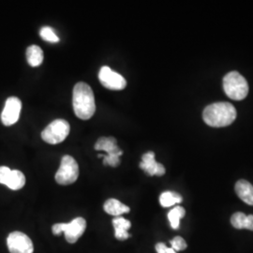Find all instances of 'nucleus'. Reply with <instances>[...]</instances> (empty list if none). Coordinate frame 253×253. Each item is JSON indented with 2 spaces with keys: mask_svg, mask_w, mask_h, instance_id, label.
Returning <instances> with one entry per match:
<instances>
[{
  "mask_svg": "<svg viewBox=\"0 0 253 253\" xmlns=\"http://www.w3.org/2000/svg\"><path fill=\"white\" fill-rule=\"evenodd\" d=\"M40 35L42 40H44L46 42H59V38L55 34V32L52 27H42L41 29Z\"/></svg>",
  "mask_w": 253,
  "mask_h": 253,
  "instance_id": "obj_19",
  "label": "nucleus"
},
{
  "mask_svg": "<svg viewBox=\"0 0 253 253\" xmlns=\"http://www.w3.org/2000/svg\"><path fill=\"white\" fill-rule=\"evenodd\" d=\"M182 196L174 191H165L160 196V203L163 208H170L182 202Z\"/></svg>",
  "mask_w": 253,
  "mask_h": 253,
  "instance_id": "obj_17",
  "label": "nucleus"
},
{
  "mask_svg": "<svg viewBox=\"0 0 253 253\" xmlns=\"http://www.w3.org/2000/svg\"><path fill=\"white\" fill-rule=\"evenodd\" d=\"M7 245L10 253H33L34 246L31 239L22 232H12L7 238Z\"/></svg>",
  "mask_w": 253,
  "mask_h": 253,
  "instance_id": "obj_7",
  "label": "nucleus"
},
{
  "mask_svg": "<svg viewBox=\"0 0 253 253\" xmlns=\"http://www.w3.org/2000/svg\"><path fill=\"white\" fill-rule=\"evenodd\" d=\"M141 169H143L149 175L162 176L165 173V167L163 164L157 163L155 160V153L152 151L146 152L142 157V163H140Z\"/></svg>",
  "mask_w": 253,
  "mask_h": 253,
  "instance_id": "obj_10",
  "label": "nucleus"
},
{
  "mask_svg": "<svg viewBox=\"0 0 253 253\" xmlns=\"http://www.w3.org/2000/svg\"><path fill=\"white\" fill-rule=\"evenodd\" d=\"M100 84L110 90H123L126 86V79L119 73L114 72L108 66H104L99 73Z\"/></svg>",
  "mask_w": 253,
  "mask_h": 253,
  "instance_id": "obj_8",
  "label": "nucleus"
},
{
  "mask_svg": "<svg viewBox=\"0 0 253 253\" xmlns=\"http://www.w3.org/2000/svg\"><path fill=\"white\" fill-rule=\"evenodd\" d=\"M79 166L70 155H65L61 159V163L58 171L55 173V181L62 186L72 185L78 179Z\"/></svg>",
  "mask_w": 253,
  "mask_h": 253,
  "instance_id": "obj_6",
  "label": "nucleus"
},
{
  "mask_svg": "<svg viewBox=\"0 0 253 253\" xmlns=\"http://www.w3.org/2000/svg\"><path fill=\"white\" fill-rule=\"evenodd\" d=\"M27 59L31 67H39L43 61V51L38 45L29 46L27 49Z\"/></svg>",
  "mask_w": 253,
  "mask_h": 253,
  "instance_id": "obj_15",
  "label": "nucleus"
},
{
  "mask_svg": "<svg viewBox=\"0 0 253 253\" xmlns=\"http://www.w3.org/2000/svg\"><path fill=\"white\" fill-rule=\"evenodd\" d=\"M171 245H172V250H174L175 252H181L187 249L188 245L186 243V241L181 237V236H175L172 240H171Z\"/></svg>",
  "mask_w": 253,
  "mask_h": 253,
  "instance_id": "obj_21",
  "label": "nucleus"
},
{
  "mask_svg": "<svg viewBox=\"0 0 253 253\" xmlns=\"http://www.w3.org/2000/svg\"><path fill=\"white\" fill-rule=\"evenodd\" d=\"M237 196L249 206H253V186L249 181L241 179L235 184Z\"/></svg>",
  "mask_w": 253,
  "mask_h": 253,
  "instance_id": "obj_12",
  "label": "nucleus"
},
{
  "mask_svg": "<svg viewBox=\"0 0 253 253\" xmlns=\"http://www.w3.org/2000/svg\"><path fill=\"white\" fill-rule=\"evenodd\" d=\"M104 211L112 216L120 217L122 214H126L129 212V208L122 204L120 201L117 199H109L104 203Z\"/></svg>",
  "mask_w": 253,
  "mask_h": 253,
  "instance_id": "obj_14",
  "label": "nucleus"
},
{
  "mask_svg": "<svg viewBox=\"0 0 253 253\" xmlns=\"http://www.w3.org/2000/svg\"><path fill=\"white\" fill-rule=\"evenodd\" d=\"M10 172H11V170L9 169V167H6V166L0 167V184L6 185L7 181L9 179Z\"/></svg>",
  "mask_w": 253,
  "mask_h": 253,
  "instance_id": "obj_22",
  "label": "nucleus"
},
{
  "mask_svg": "<svg viewBox=\"0 0 253 253\" xmlns=\"http://www.w3.org/2000/svg\"><path fill=\"white\" fill-rule=\"evenodd\" d=\"M95 149L98 151H104L106 155H117L121 157L123 155V151L118 146V141L114 137H101L96 144Z\"/></svg>",
  "mask_w": 253,
  "mask_h": 253,
  "instance_id": "obj_11",
  "label": "nucleus"
},
{
  "mask_svg": "<svg viewBox=\"0 0 253 253\" xmlns=\"http://www.w3.org/2000/svg\"><path fill=\"white\" fill-rule=\"evenodd\" d=\"M71 131V126L68 121L64 119H56L51 122L42 132V138L47 144L57 145L62 143Z\"/></svg>",
  "mask_w": 253,
  "mask_h": 253,
  "instance_id": "obj_5",
  "label": "nucleus"
},
{
  "mask_svg": "<svg viewBox=\"0 0 253 253\" xmlns=\"http://www.w3.org/2000/svg\"><path fill=\"white\" fill-rule=\"evenodd\" d=\"M113 225L115 228V236L118 240L124 241L130 236L127 232V230L131 227L129 220L123 217H116L113 219Z\"/></svg>",
  "mask_w": 253,
  "mask_h": 253,
  "instance_id": "obj_13",
  "label": "nucleus"
},
{
  "mask_svg": "<svg viewBox=\"0 0 253 253\" xmlns=\"http://www.w3.org/2000/svg\"><path fill=\"white\" fill-rule=\"evenodd\" d=\"M86 229V221L84 217H76L70 223H56L52 227V232L54 235H61L64 233L67 242L74 244L84 235Z\"/></svg>",
  "mask_w": 253,
  "mask_h": 253,
  "instance_id": "obj_4",
  "label": "nucleus"
},
{
  "mask_svg": "<svg viewBox=\"0 0 253 253\" xmlns=\"http://www.w3.org/2000/svg\"><path fill=\"white\" fill-rule=\"evenodd\" d=\"M244 229H248L250 231H253V215L247 216Z\"/></svg>",
  "mask_w": 253,
  "mask_h": 253,
  "instance_id": "obj_24",
  "label": "nucleus"
},
{
  "mask_svg": "<svg viewBox=\"0 0 253 253\" xmlns=\"http://www.w3.org/2000/svg\"><path fill=\"white\" fill-rule=\"evenodd\" d=\"M186 211L182 207H175L168 213V218L172 229L177 230L180 226V219L185 217Z\"/></svg>",
  "mask_w": 253,
  "mask_h": 253,
  "instance_id": "obj_18",
  "label": "nucleus"
},
{
  "mask_svg": "<svg viewBox=\"0 0 253 253\" xmlns=\"http://www.w3.org/2000/svg\"><path fill=\"white\" fill-rule=\"evenodd\" d=\"M156 251L158 253H177L172 248H168L164 243H158L156 245Z\"/></svg>",
  "mask_w": 253,
  "mask_h": 253,
  "instance_id": "obj_23",
  "label": "nucleus"
},
{
  "mask_svg": "<svg viewBox=\"0 0 253 253\" xmlns=\"http://www.w3.org/2000/svg\"><path fill=\"white\" fill-rule=\"evenodd\" d=\"M73 110L75 116L83 120L92 118L96 112V103L94 93L90 86L80 82L73 88Z\"/></svg>",
  "mask_w": 253,
  "mask_h": 253,
  "instance_id": "obj_1",
  "label": "nucleus"
},
{
  "mask_svg": "<svg viewBox=\"0 0 253 253\" xmlns=\"http://www.w3.org/2000/svg\"><path fill=\"white\" fill-rule=\"evenodd\" d=\"M22 102L16 97H10L6 100L5 107L1 114V121L5 126L15 124L20 118Z\"/></svg>",
  "mask_w": 253,
  "mask_h": 253,
  "instance_id": "obj_9",
  "label": "nucleus"
},
{
  "mask_svg": "<svg viewBox=\"0 0 253 253\" xmlns=\"http://www.w3.org/2000/svg\"><path fill=\"white\" fill-rule=\"evenodd\" d=\"M223 89L230 99L242 100L248 96L249 84L240 73L231 72L223 78Z\"/></svg>",
  "mask_w": 253,
  "mask_h": 253,
  "instance_id": "obj_3",
  "label": "nucleus"
},
{
  "mask_svg": "<svg viewBox=\"0 0 253 253\" xmlns=\"http://www.w3.org/2000/svg\"><path fill=\"white\" fill-rule=\"evenodd\" d=\"M246 218H247L246 214L242 212H236L231 217V223L235 229L241 230V229H244Z\"/></svg>",
  "mask_w": 253,
  "mask_h": 253,
  "instance_id": "obj_20",
  "label": "nucleus"
},
{
  "mask_svg": "<svg viewBox=\"0 0 253 253\" xmlns=\"http://www.w3.org/2000/svg\"><path fill=\"white\" fill-rule=\"evenodd\" d=\"M26 184V176L18 170H11L6 186L12 190H21Z\"/></svg>",
  "mask_w": 253,
  "mask_h": 253,
  "instance_id": "obj_16",
  "label": "nucleus"
},
{
  "mask_svg": "<svg viewBox=\"0 0 253 253\" xmlns=\"http://www.w3.org/2000/svg\"><path fill=\"white\" fill-rule=\"evenodd\" d=\"M203 118L208 126L222 127L231 125L236 118V110L230 102H216L204 110Z\"/></svg>",
  "mask_w": 253,
  "mask_h": 253,
  "instance_id": "obj_2",
  "label": "nucleus"
}]
</instances>
